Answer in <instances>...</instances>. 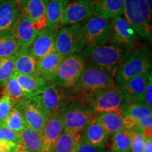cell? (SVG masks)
Returning a JSON list of instances; mask_svg holds the SVG:
<instances>
[{"mask_svg": "<svg viewBox=\"0 0 152 152\" xmlns=\"http://www.w3.org/2000/svg\"><path fill=\"white\" fill-rule=\"evenodd\" d=\"M131 52L109 44L86 46L80 54L87 66L100 68L115 78Z\"/></svg>", "mask_w": 152, "mask_h": 152, "instance_id": "cell-1", "label": "cell"}, {"mask_svg": "<svg viewBox=\"0 0 152 152\" xmlns=\"http://www.w3.org/2000/svg\"><path fill=\"white\" fill-rule=\"evenodd\" d=\"M115 84L113 77L106 71L86 65L77 83L68 90V94L72 101L86 103L98 92Z\"/></svg>", "mask_w": 152, "mask_h": 152, "instance_id": "cell-2", "label": "cell"}, {"mask_svg": "<svg viewBox=\"0 0 152 152\" xmlns=\"http://www.w3.org/2000/svg\"><path fill=\"white\" fill-rule=\"evenodd\" d=\"M64 132L81 134L99 115L85 102L72 101L60 110Z\"/></svg>", "mask_w": 152, "mask_h": 152, "instance_id": "cell-3", "label": "cell"}, {"mask_svg": "<svg viewBox=\"0 0 152 152\" xmlns=\"http://www.w3.org/2000/svg\"><path fill=\"white\" fill-rule=\"evenodd\" d=\"M123 15L140 37L151 39V16L145 0H123Z\"/></svg>", "mask_w": 152, "mask_h": 152, "instance_id": "cell-4", "label": "cell"}, {"mask_svg": "<svg viewBox=\"0 0 152 152\" xmlns=\"http://www.w3.org/2000/svg\"><path fill=\"white\" fill-rule=\"evenodd\" d=\"M84 48L82 24L64 26L58 30L55 42V52L66 57L80 54Z\"/></svg>", "mask_w": 152, "mask_h": 152, "instance_id": "cell-5", "label": "cell"}, {"mask_svg": "<svg viewBox=\"0 0 152 152\" xmlns=\"http://www.w3.org/2000/svg\"><path fill=\"white\" fill-rule=\"evenodd\" d=\"M150 55L147 49L137 47L129 54L115 77L117 85L149 71Z\"/></svg>", "mask_w": 152, "mask_h": 152, "instance_id": "cell-6", "label": "cell"}, {"mask_svg": "<svg viewBox=\"0 0 152 152\" xmlns=\"http://www.w3.org/2000/svg\"><path fill=\"white\" fill-rule=\"evenodd\" d=\"M111 33L109 44L132 52L138 47L140 36L132 26L123 16L111 19Z\"/></svg>", "mask_w": 152, "mask_h": 152, "instance_id": "cell-7", "label": "cell"}, {"mask_svg": "<svg viewBox=\"0 0 152 152\" xmlns=\"http://www.w3.org/2000/svg\"><path fill=\"white\" fill-rule=\"evenodd\" d=\"M123 94L117 84L106 87L92 96L86 102L97 115L106 112L121 113Z\"/></svg>", "mask_w": 152, "mask_h": 152, "instance_id": "cell-8", "label": "cell"}, {"mask_svg": "<svg viewBox=\"0 0 152 152\" xmlns=\"http://www.w3.org/2000/svg\"><path fill=\"white\" fill-rule=\"evenodd\" d=\"M85 47L109 43L111 33V20L92 16L82 25Z\"/></svg>", "mask_w": 152, "mask_h": 152, "instance_id": "cell-9", "label": "cell"}, {"mask_svg": "<svg viewBox=\"0 0 152 152\" xmlns=\"http://www.w3.org/2000/svg\"><path fill=\"white\" fill-rule=\"evenodd\" d=\"M86 64L81 54L66 56L57 71L54 83L69 90L73 87L84 71Z\"/></svg>", "mask_w": 152, "mask_h": 152, "instance_id": "cell-10", "label": "cell"}, {"mask_svg": "<svg viewBox=\"0 0 152 152\" xmlns=\"http://www.w3.org/2000/svg\"><path fill=\"white\" fill-rule=\"evenodd\" d=\"M14 106L21 111L28 128L41 132L49 114L40 105L37 96L30 99H23Z\"/></svg>", "mask_w": 152, "mask_h": 152, "instance_id": "cell-11", "label": "cell"}, {"mask_svg": "<svg viewBox=\"0 0 152 152\" xmlns=\"http://www.w3.org/2000/svg\"><path fill=\"white\" fill-rule=\"evenodd\" d=\"M39 104L48 114L60 111L72 102L68 90L58 86L54 82L47 83L41 94L37 96Z\"/></svg>", "mask_w": 152, "mask_h": 152, "instance_id": "cell-12", "label": "cell"}, {"mask_svg": "<svg viewBox=\"0 0 152 152\" xmlns=\"http://www.w3.org/2000/svg\"><path fill=\"white\" fill-rule=\"evenodd\" d=\"M93 14V0H75L66 5L63 18V26L82 24L91 18Z\"/></svg>", "mask_w": 152, "mask_h": 152, "instance_id": "cell-13", "label": "cell"}, {"mask_svg": "<svg viewBox=\"0 0 152 152\" xmlns=\"http://www.w3.org/2000/svg\"><path fill=\"white\" fill-rule=\"evenodd\" d=\"M48 0H17L19 11L33 23L37 29H45L47 26L46 7Z\"/></svg>", "mask_w": 152, "mask_h": 152, "instance_id": "cell-14", "label": "cell"}, {"mask_svg": "<svg viewBox=\"0 0 152 152\" xmlns=\"http://www.w3.org/2000/svg\"><path fill=\"white\" fill-rule=\"evenodd\" d=\"M64 122L60 111L49 114L40 134L44 147V152H53L55 144L64 132Z\"/></svg>", "mask_w": 152, "mask_h": 152, "instance_id": "cell-15", "label": "cell"}, {"mask_svg": "<svg viewBox=\"0 0 152 152\" xmlns=\"http://www.w3.org/2000/svg\"><path fill=\"white\" fill-rule=\"evenodd\" d=\"M58 30L45 28L40 30L27 50L38 61L55 52V42Z\"/></svg>", "mask_w": 152, "mask_h": 152, "instance_id": "cell-16", "label": "cell"}, {"mask_svg": "<svg viewBox=\"0 0 152 152\" xmlns=\"http://www.w3.org/2000/svg\"><path fill=\"white\" fill-rule=\"evenodd\" d=\"M149 71L118 85L123 94L125 103L143 104L144 94L150 73Z\"/></svg>", "mask_w": 152, "mask_h": 152, "instance_id": "cell-17", "label": "cell"}, {"mask_svg": "<svg viewBox=\"0 0 152 152\" xmlns=\"http://www.w3.org/2000/svg\"><path fill=\"white\" fill-rule=\"evenodd\" d=\"M39 32L33 23L20 11L11 33L20 49H28Z\"/></svg>", "mask_w": 152, "mask_h": 152, "instance_id": "cell-18", "label": "cell"}, {"mask_svg": "<svg viewBox=\"0 0 152 152\" xmlns=\"http://www.w3.org/2000/svg\"><path fill=\"white\" fill-rule=\"evenodd\" d=\"M14 75L21 87L24 99H26L40 94L47 85V81L40 75H27L18 73H15Z\"/></svg>", "mask_w": 152, "mask_h": 152, "instance_id": "cell-19", "label": "cell"}, {"mask_svg": "<svg viewBox=\"0 0 152 152\" xmlns=\"http://www.w3.org/2000/svg\"><path fill=\"white\" fill-rule=\"evenodd\" d=\"M19 13L16 2L0 3V36L11 35Z\"/></svg>", "mask_w": 152, "mask_h": 152, "instance_id": "cell-20", "label": "cell"}, {"mask_svg": "<svg viewBox=\"0 0 152 152\" xmlns=\"http://www.w3.org/2000/svg\"><path fill=\"white\" fill-rule=\"evenodd\" d=\"M109 136L101 126L96 120H94L80 134V142L94 147L105 149Z\"/></svg>", "mask_w": 152, "mask_h": 152, "instance_id": "cell-21", "label": "cell"}, {"mask_svg": "<svg viewBox=\"0 0 152 152\" xmlns=\"http://www.w3.org/2000/svg\"><path fill=\"white\" fill-rule=\"evenodd\" d=\"M64 58L62 55L54 52L37 61L38 71L47 83L54 81L58 68Z\"/></svg>", "mask_w": 152, "mask_h": 152, "instance_id": "cell-22", "label": "cell"}, {"mask_svg": "<svg viewBox=\"0 0 152 152\" xmlns=\"http://www.w3.org/2000/svg\"><path fill=\"white\" fill-rule=\"evenodd\" d=\"M93 16L109 19L123 14V0H93Z\"/></svg>", "mask_w": 152, "mask_h": 152, "instance_id": "cell-23", "label": "cell"}, {"mask_svg": "<svg viewBox=\"0 0 152 152\" xmlns=\"http://www.w3.org/2000/svg\"><path fill=\"white\" fill-rule=\"evenodd\" d=\"M66 5V1L48 0L46 7L47 28L53 30H59L64 27L63 18Z\"/></svg>", "mask_w": 152, "mask_h": 152, "instance_id": "cell-24", "label": "cell"}, {"mask_svg": "<svg viewBox=\"0 0 152 152\" xmlns=\"http://www.w3.org/2000/svg\"><path fill=\"white\" fill-rule=\"evenodd\" d=\"M14 58L16 73L27 75H40L37 69V61L27 49H20Z\"/></svg>", "mask_w": 152, "mask_h": 152, "instance_id": "cell-25", "label": "cell"}, {"mask_svg": "<svg viewBox=\"0 0 152 152\" xmlns=\"http://www.w3.org/2000/svg\"><path fill=\"white\" fill-rule=\"evenodd\" d=\"M96 120L109 136H113L115 133L125 130L123 115L119 112H106L101 113Z\"/></svg>", "mask_w": 152, "mask_h": 152, "instance_id": "cell-26", "label": "cell"}, {"mask_svg": "<svg viewBox=\"0 0 152 152\" xmlns=\"http://www.w3.org/2000/svg\"><path fill=\"white\" fill-rule=\"evenodd\" d=\"M19 134L20 144L26 149L33 152H44L40 132L26 127L19 133Z\"/></svg>", "mask_w": 152, "mask_h": 152, "instance_id": "cell-27", "label": "cell"}, {"mask_svg": "<svg viewBox=\"0 0 152 152\" xmlns=\"http://www.w3.org/2000/svg\"><path fill=\"white\" fill-rule=\"evenodd\" d=\"M121 113L123 116L130 118L135 121L152 116L151 109L144 105L143 104L136 103V102H132V103L123 102Z\"/></svg>", "mask_w": 152, "mask_h": 152, "instance_id": "cell-28", "label": "cell"}, {"mask_svg": "<svg viewBox=\"0 0 152 152\" xmlns=\"http://www.w3.org/2000/svg\"><path fill=\"white\" fill-rule=\"evenodd\" d=\"M80 142V134L63 132L57 140L53 152H75Z\"/></svg>", "mask_w": 152, "mask_h": 152, "instance_id": "cell-29", "label": "cell"}, {"mask_svg": "<svg viewBox=\"0 0 152 152\" xmlns=\"http://www.w3.org/2000/svg\"><path fill=\"white\" fill-rule=\"evenodd\" d=\"M130 132L125 130L111 136V149L115 152H130Z\"/></svg>", "mask_w": 152, "mask_h": 152, "instance_id": "cell-30", "label": "cell"}, {"mask_svg": "<svg viewBox=\"0 0 152 152\" xmlns=\"http://www.w3.org/2000/svg\"><path fill=\"white\" fill-rule=\"evenodd\" d=\"M19 50L18 43L12 35L0 36V59L15 56Z\"/></svg>", "mask_w": 152, "mask_h": 152, "instance_id": "cell-31", "label": "cell"}, {"mask_svg": "<svg viewBox=\"0 0 152 152\" xmlns=\"http://www.w3.org/2000/svg\"><path fill=\"white\" fill-rule=\"evenodd\" d=\"M2 123L10 130L18 133H20L27 127L21 111L14 106L9 115Z\"/></svg>", "mask_w": 152, "mask_h": 152, "instance_id": "cell-32", "label": "cell"}, {"mask_svg": "<svg viewBox=\"0 0 152 152\" xmlns=\"http://www.w3.org/2000/svg\"><path fill=\"white\" fill-rule=\"evenodd\" d=\"M3 94L6 95L14 103H16L18 101L24 99L23 92L21 87L19 85L14 75L9 80L8 82L4 86Z\"/></svg>", "mask_w": 152, "mask_h": 152, "instance_id": "cell-33", "label": "cell"}, {"mask_svg": "<svg viewBox=\"0 0 152 152\" xmlns=\"http://www.w3.org/2000/svg\"><path fill=\"white\" fill-rule=\"evenodd\" d=\"M14 59V56L0 59V85L4 86L16 73Z\"/></svg>", "mask_w": 152, "mask_h": 152, "instance_id": "cell-34", "label": "cell"}, {"mask_svg": "<svg viewBox=\"0 0 152 152\" xmlns=\"http://www.w3.org/2000/svg\"><path fill=\"white\" fill-rule=\"evenodd\" d=\"M130 138V151L132 152H143L144 145V134L141 131L137 130H131Z\"/></svg>", "mask_w": 152, "mask_h": 152, "instance_id": "cell-35", "label": "cell"}, {"mask_svg": "<svg viewBox=\"0 0 152 152\" xmlns=\"http://www.w3.org/2000/svg\"><path fill=\"white\" fill-rule=\"evenodd\" d=\"M134 130L141 131L144 138H152V116L135 121Z\"/></svg>", "mask_w": 152, "mask_h": 152, "instance_id": "cell-36", "label": "cell"}, {"mask_svg": "<svg viewBox=\"0 0 152 152\" xmlns=\"http://www.w3.org/2000/svg\"><path fill=\"white\" fill-rule=\"evenodd\" d=\"M0 140L20 144V138L19 133L10 130L2 123L0 124Z\"/></svg>", "mask_w": 152, "mask_h": 152, "instance_id": "cell-37", "label": "cell"}, {"mask_svg": "<svg viewBox=\"0 0 152 152\" xmlns=\"http://www.w3.org/2000/svg\"><path fill=\"white\" fill-rule=\"evenodd\" d=\"M14 107V103L6 95L0 97V121L3 123Z\"/></svg>", "mask_w": 152, "mask_h": 152, "instance_id": "cell-38", "label": "cell"}, {"mask_svg": "<svg viewBox=\"0 0 152 152\" xmlns=\"http://www.w3.org/2000/svg\"><path fill=\"white\" fill-rule=\"evenodd\" d=\"M143 104L147 107L151 109L152 107V77H151V72H150L149 77H148V80L146 86L145 91L144 94L143 99Z\"/></svg>", "mask_w": 152, "mask_h": 152, "instance_id": "cell-39", "label": "cell"}, {"mask_svg": "<svg viewBox=\"0 0 152 152\" xmlns=\"http://www.w3.org/2000/svg\"><path fill=\"white\" fill-rule=\"evenodd\" d=\"M75 152H108L104 149L94 147L84 142H80L76 148Z\"/></svg>", "mask_w": 152, "mask_h": 152, "instance_id": "cell-40", "label": "cell"}, {"mask_svg": "<svg viewBox=\"0 0 152 152\" xmlns=\"http://www.w3.org/2000/svg\"><path fill=\"white\" fill-rule=\"evenodd\" d=\"M17 145L18 144L15 142L0 140V152H12Z\"/></svg>", "mask_w": 152, "mask_h": 152, "instance_id": "cell-41", "label": "cell"}, {"mask_svg": "<svg viewBox=\"0 0 152 152\" xmlns=\"http://www.w3.org/2000/svg\"><path fill=\"white\" fill-rule=\"evenodd\" d=\"M143 152H152V138H145Z\"/></svg>", "mask_w": 152, "mask_h": 152, "instance_id": "cell-42", "label": "cell"}, {"mask_svg": "<svg viewBox=\"0 0 152 152\" xmlns=\"http://www.w3.org/2000/svg\"><path fill=\"white\" fill-rule=\"evenodd\" d=\"M12 152H33V151H30L29 150L26 149L21 144H18V145H17L16 149H15Z\"/></svg>", "mask_w": 152, "mask_h": 152, "instance_id": "cell-43", "label": "cell"}, {"mask_svg": "<svg viewBox=\"0 0 152 152\" xmlns=\"http://www.w3.org/2000/svg\"><path fill=\"white\" fill-rule=\"evenodd\" d=\"M146 3H147V6L148 10H149V14L151 16L152 13V0H145Z\"/></svg>", "mask_w": 152, "mask_h": 152, "instance_id": "cell-44", "label": "cell"}, {"mask_svg": "<svg viewBox=\"0 0 152 152\" xmlns=\"http://www.w3.org/2000/svg\"><path fill=\"white\" fill-rule=\"evenodd\" d=\"M17 0H0V3L4 2H16Z\"/></svg>", "mask_w": 152, "mask_h": 152, "instance_id": "cell-45", "label": "cell"}, {"mask_svg": "<svg viewBox=\"0 0 152 152\" xmlns=\"http://www.w3.org/2000/svg\"><path fill=\"white\" fill-rule=\"evenodd\" d=\"M50 1H66V2H68V0H50Z\"/></svg>", "mask_w": 152, "mask_h": 152, "instance_id": "cell-46", "label": "cell"}, {"mask_svg": "<svg viewBox=\"0 0 152 152\" xmlns=\"http://www.w3.org/2000/svg\"><path fill=\"white\" fill-rule=\"evenodd\" d=\"M1 121H0V124H1Z\"/></svg>", "mask_w": 152, "mask_h": 152, "instance_id": "cell-47", "label": "cell"}, {"mask_svg": "<svg viewBox=\"0 0 152 152\" xmlns=\"http://www.w3.org/2000/svg\"><path fill=\"white\" fill-rule=\"evenodd\" d=\"M112 152H115V151H112Z\"/></svg>", "mask_w": 152, "mask_h": 152, "instance_id": "cell-48", "label": "cell"}]
</instances>
